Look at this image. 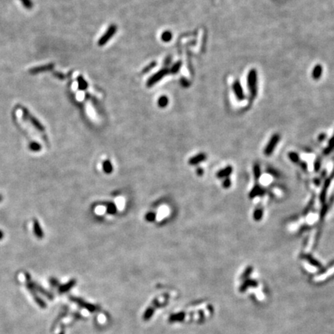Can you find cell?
<instances>
[{
	"instance_id": "1",
	"label": "cell",
	"mask_w": 334,
	"mask_h": 334,
	"mask_svg": "<svg viewBox=\"0 0 334 334\" xmlns=\"http://www.w3.org/2000/svg\"><path fill=\"white\" fill-rule=\"evenodd\" d=\"M247 84L251 97L254 98L258 92V73L255 69H251L247 76Z\"/></svg>"
},
{
	"instance_id": "2",
	"label": "cell",
	"mask_w": 334,
	"mask_h": 334,
	"mask_svg": "<svg viewBox=\"0 0 334 334\" xmlns=\"http://www.w3.org/2000/svg\"><path fill=\"white\" fill-rule=\"evenodd\" d=\"M279 140H280V136H279V134H275L271 136L269 143H268L265 149L264 153L265 156H269L274 152L276 146H277L278 143H279Z\"/></svg>"
},
{
	"instance_id": "3",
	"label": "cell",
	"mask_w": 334,
	"mask_h": 334,
	"mask_svg": "<svg viewBox=\"0 0 334 334\" xmlns=\"http://www.w3.org/2000/svg\"><path fill=\"white\" fill-rule=\"evenodd\" d=\"M232 88H233L234 93V95L236 96V98H238V100H239V101H243L245 98L244 92L242 87H241V84H240V82L238 81V80L234 82Z\"/></svg>"
},
{
	"instance_id": "4",
	"label": "cell",
	"mask_w": 334,
	"mask_h": 334,
	"mask_svg": "<svg viewBox=\"0 0 334 334\" xmlns=\"http://www.w3.org/2000/svg\"><path fill=\"white\" fill-rule=\"evenodd\" d=\"M23 111H24L23 113H24V115H25V116L26 117V118H27V117H29V120H30V121L32 122V124L33 125V126H35V127L37 128V129H38L39 131H44V127H43V126L40 124V123H39V121H38V120L36 119V118H34L33 116H30V115L29 114V112H28V111L26 109V108H25V109H23Z\"/></svg>"
},
{
	"instance_id": "5",
	"label": "cell",
	"mask_w": 334,
	"mask_h": 334,
	"mask_svg": "<svg viewBox=\"0 0 334 334\" xmlns=\"http://www.w3.org/2000/svg\"><path fill=\"white\" fill-rule=\"evenodd\" d=\"M206 159H207V156H206V154L200 153V154L197 155V156H193V157H192L191 159H190V160H189V163H190V165H193V166L197 165V164H199L201 162H203V161H204Z\"/></svg>"
},
{
	"instance_id": "6",
	"label": "cell",
	"mask_w": 334,
	"mask_h": 334,
	"mask_svg": "<svg viewBox=\"0 0 334 334\" xmlns=\"http://www.w3.org/2000/svg\"><path fill=\"white\" fill-rule=\"evenodd\" d=\"M258 285V283L256 281L251 280V279H246V281L241 285L240 287V292H244L249 287H256Z\"/></svg>"
},
{
	"instance_id": "7",
	"label": "cell",
	"mask_w": 334,
	"mask_h": 334,
	"mask_svg": "<svg viewBox=\"0 0 334 334\" xmlns=\"http://www.w3.org/2000/svg\"><path fill=\"white\" fill-rule=\"evenodd\" d=\"M322 67L320 64H317L314 67L313 70L312 72V77L314 80H318L322 76Z\"/></svg>"
},
{
	"instance_id": "8",
	"label": "cell",
	"mask_w": 334,
	"mask_h": 334,
	"mask_svg": "<svg viewBox=\"0 0 334 334\" xmlns=\"http://www.w3.org/2000/svg\"><path fill=\"white\" fill-rule=\"evenodd\" d=\"M33 231H34V234H35L37 238H44V232H43L42 229H41V227H40V225H39V221L37 220H33Z\"/></svg>"
},
{
	"instance_id": "9",
	"label": "cell",
	"mask_w": 334,
	"mask_h": 334,
	"mask_svg": "<svg viewBox=\"0 0 334 334\" xmlns=\"http://www.w3.org/2000/svg\"><path fill=\"white\" fill-rule=\"evenodd\" d=\"M232 170H233V169H232L231 166L227 167L226 168H224V169L219 171L218 174H217V177H218V178H224V177H228V176H230L231 174Z\"/></svg>"
},
{
	"instance_id": "10",
	"label": "cell",
	"mask_w": 334,
	"mask_h": 334,
	"mask_svg": "<svg viewBox=\"0 0 334 334\" xmlns=\"http://www.w3.org/2000/svg\"><path fill=\"white\" fill-rule=\"evenodd\" d=\"M102 167L104 172L107 174H110L113 171L112 164H111V162H110V160H108V159H106V160L104 161Z\"/></svg>"
},
{
	"instance_id": "11",
	"label": "cell",
	"mask_w": 334,
	"mask_h": 334,
	"mask_svg": "<svg viewBox=\"0 0 334 334\" xmlns=\"http://www.w3.org/2000/svg\"><path fill=\"white\" fill-rule=\"evenodd\" d=\"M334 273V267L332 268V269H330L329 271H326V273H324V274L318 276V277L315 278V281H322V280H324V279H326L327 277H329V276H330L331 275H333Z\"/></svg>"
},
{
	"instance_id": "12",
	"label": "cell",
	"mask_w": 334,
	"mask_h": 334,
	"mask_svg": "<svg viewBox=\"0 0 334 334\" xmlns=\"http://www.w3.org/2000/svg\"><path fill=\"white\" fill-rule=\"evenodd\" d=\"M306 259L307 260V261H309V263H310L312 265H313L314 267H316V268H321V265H320V263L319 262V261H317L315 259V258H313L312 257V256L310 255H306Z\"/></svg>"
},
{
	"instance_id": "13",
	"label": "cell",
	"mask_w": 334,
	"mask_h": 334,
	"mask_svg": "<svg viewBox=\"0 0 334 334\" xmlns=\"http://www.w3.org/2000/svg\"><path fill=\"white\" fill-rule=\"evenodd\" d=\"M262 216H263V210H262V209L258 208V209H256V210H254V214H253V218H254V219L256 220V221H258V220H261V218H262Z\"/></svg>"
},
{
	"instance_id": "14",
	"label": "cell",
	"mask_w": 334,
	"mask_h": 334,
	"mask_svg": "<svg viewBox=\"0 0 334 334\" xmlns=\"http://www.w3.org/2000/svg\"><path fill=\"white\" fill-rule=\"evenodd\" d=\"M75 283H76V281L75 280H70V282H69L68 283H67V284L65 285L64 286H61L60 289V290L61 291V292H66V291H67L68 289H70V288L73 287L74 285H75Z\"/></svg>"
},
{
	"instance_id": "15",
	"label": "cell",
	"mask_w": 334,
	"mask_h": 334,
	"mask_svg": "<svg viewBox=\"0 0 334 334\" xmlns=\"http://www.w3.org/2000/svg\"><path fill=\"white\" fill-rule=\"evenodd\" d=\"M262 192H263V190L261 187H254V189H253L252 190H251V193H250V197H254L258 195H261V194H262Z\"/></svg>"
},
{
	"instance_id": "16",
	"label": "cell",
	"mask_w": 334,
	"mask_h": 334,
	"mask_svg": "<svg viewBox=\"0 0 334 334\" xmlns=\"http://www.w3.org/2000/svg\"><path fill=\"white\" fill-rule=\"evenodd\" d=\"M330 183V180H328L326 182H325V185H324V187H323V190L322 191L321 196H320V199H321L322 201H324V200H325L326 195V190H327V189L329 188Z\"/></svg>"
},
{
	"instance_id": "17",
	"label": "cell",
	"mask_w": 334,
	"mask_h": 334,
	"mask_svg": "<svg viewBox=\"0 0 334 334\" xmlns=\"http://www.w3.org/2000/svg\"><path fill=\"white\" fill-rule=\"evenodd\" d=\"M29 148L30 150L33 151V152H38V151H40L41 146L39 143L36 142V141H33V142H31L30 144H29Z\"/></svg>"
},
{
	"instance_id": "18",
	"label": "cell",
	"mask_w": 334,
	"mask_h": 334,
	"mask_svg": "<svg viewBox=\"0 0 334 334\" xmlns=\"http://www.w3.org/2000/svg\"><path fill=\"white\" fill-rule=\"evenodd\" d=\"M333 148H334V135L333 136V137L330 139V140L329 141V144H328V146H327L326 149L325 153L329 154L332 150H333Z\"/></svg>"
},
{
	"instance_id": "19",
	"label": "cell",
	"mask_w": 334,
	"mask_h": 334,
	"mask_svg": "<svg viewBox=\"0 0 334 334\" xmlns=\"http://www.w3.org/2000/svg\"><path fill=\"white\" fill-rule=\"evenodd\" d=\"M107 212L110 214H114L116 213V207L114 203H109L107 207Z\"/></svg>"
},
{
	"instance_id": "20",
	"label": "cell",
	"mask_w": 334,
	"mask_h": 334,
	"mask_svg": "<svg viewBox=\"0 0 334 334\" xmlns=\"http://www.w3.org/2000/svg\"><path fill=\"white\" fill-rule=\"evenodd\" d=\"M21 3H23V5L24 6V7L27 9H31L33 8V2L31 0H20Z\"/></svg>"
},
{
	"instance_id": "21",
	"label": "cell",
	"mask_w": 334,
	"mask_h": 334,
	"mask_svg": "<svg viewBox=\"0 0 334 334\" xmlns=\"http://www.w3.org/2000/svg\"><path fill=\"white\" fill-rule=\"evenodd\" d=\"M252 267H248L246 269H245V271H244V273H243V275H241V279H248V276L251 275V273L252 272Z\"/></svg>"
},
{
	"instance_id": "22",
	"label": "cell",
	"mask_w": 334,
	"mask_h": 334,
	"mask_svg": "<svg viewBox=\"0 0 334 334\" xmlns=\"http://www.w3.org/2000/svg\"><path fill=\"white\" fill-rule=\"evenodd\" d=\"M153 312H154V309L152 308L148 309L147 310H146V312H145V315H144V319H145V320H149V319L150 318V317L152 316V314H153Z\"/></svg>"
},
{
	"instance_id": "23",
	"label": "cell",
	"mask_w": 334,
	"mask_h": 334,
	"mask_svg": "<svg viewBox=\"0 0 334 334\" xmlns=\"http://www.w3.org/2000/svg\"><path fill=\"white\" fill-rule=\"evenodd\" d=\"M254 173L256 179H258L260 177V176H261V169H260V167L257 165V164L254 167Z\"/></svg>"
},
{
	"instance_id": "24",
	"label": "cell",
	"mask_w": 334,
	"mask_h": 334,
	"mask_svg": "<svg viewBox=\"0 0 334 334\" xmlns=\"http://www.w3.org/2000/svg\"><path fill=\"white\" fill-rule=\"evenodd\" d=\"M289 159L292 161V162H299V156H298V154L295 153V152H290V153L289 154Z\"/></svg>"
},
{
	"instance_id": "25",
	"label": "cell",
	"mask_w": 334,
	"mask_h": 334,
	"mask_svg": "<svg viewBox=\"0 0 334 334\" xmlns=\"http://www.w3.org/2000/svg\"><path fill=\"white\" fill-rule=\"evenodd\" d=\"M146 219L148 221H154L155 219H156V213H153V212H150L148 214H146Z\"/></svg>"
},
{
	"instance_id": "26",
	"label": "cell",
	"mask_w": 334,
	"mask_h": 334,
	"mask_svg": "<svg viewBox=\"0 0 334 334\" xmlns=\"http://www.w3.org/2000/svg\"><path fill=\"white\" fill-rule=\"evenodd\" d=\"M231 180H230V179H226V180H224L223 187H224V188H229V187H231Z\"/></svg>"
},
{
	"instance_id": "27",
	"label": "cell",
	"mask_w": 334,
	"mask_h": 334,
	"mask_svg": "<svg viewBox=\"0 0 334 334\" xmlns=\"http://www.w3.org/2000/svg\"><path fill=\"white\" fill-rule=\"evenodd\" d=\"M203 169H197V174H198L199 176H201L202 174H203Z\"/></svg>"
},
{
	"instance_id": "28",
	"label": "cell",
	"mask_w": 334,
	"mask_h": 334,
	"mask_svg": "<svg viewBox=\"0 0 334 334\" xmlns=\"http://www.w3.org/2000/svg\"><path fill=\"white\" fill-rule=\"evenodd\" d=\"M161 101H162V102H161V105H162V106H163V105H165L166 103H167V100L166 99V98H162V100H161Z\"/></svg>"
},
{
	"instance_id": "29",
	"label": "cell",
	"mask_w": 334,
	"mask_h": 334,
	"mask_svg": "<svg viewBox=\"0 0 334 334\" xmlns=\"http://www.w3.org/2000/svg\"><path fill=\"white\" fill-rule=\"evenodd\" d=\"M163 37L165 38V39H169V37H170V35H169V33H166L165 35L163 36Z\"/></svg>"
},
{
	"instance_id": "30",
	"label": "cell",
	"mask_w": 334,
	"mask_h": 334,
	"mask_svg": "<svg viewBox=\"0 0 334 334\" xmlns=\"http://www.w3.org/2000/svg\"><path fill=\"white\" fill-rule=\"evenodd\" d=\"M3 237H4V234H3V232L0 230V240L3 239Z\"/></svg>"
},
{
	"instance_id": "31",
	"label": "cell",
	"mask_w": 334,
	"mask_h": 334,
	"mask_svg": "<svg viewBox=\"0 0 334 334\" xmlns=\"http://www.w3.org/2000/svg\"><path fill=\"white\" fill-rule=\"evenodd\" d=\"M2 200H3V197H2V196L0 195V202H1Z\"/></svg>"
}]
</instances>
